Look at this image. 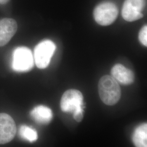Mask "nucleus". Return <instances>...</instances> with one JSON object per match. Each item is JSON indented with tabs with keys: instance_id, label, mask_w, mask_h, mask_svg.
<instances>
[{
	"instance_id": "obj_1",
	"label": "nucleus",
	"mask_w": 147,
	"mask_h": 147,
	"mask_svg": "<svg viewBox=\"0 0 147 147\" xmlns=\"http://www.w3.org/2000/svg\"><path fill=\"white\" fill-rule=\"evenodd\" d=\"M98 91L101 100L106 105H115L121 98L119 83L111 75H104L100 79Z\"/></svg>"
},
{
	"instance_id": "obj_2",
	"label": "nucleus",
	"mask_w": 147,
	"mask_h": 147,
	"mask_svg": "<svg viewBox=\"0 0 147 147\" xmlns=\"http://www.w3.org/2000/svg\"><path fill=\"white\" fill-rule=\"evenodd\" d=\"M34 60L33 54L28 47L16 48L13 53L12 68L17 72H27L33 68Z\"/></svg>"
},
{
	"instance_id": "obj_3",
	"label": "nucleus",
	"mask_w": 147,
	"mask_h": 147,
	"mask_svg": "<svg viewBox=\"0 0 147 147\" xmlns=\"http://www.w3.org/2000/svg\"><path fill=\"white\" fill-rule=\"evenodd\" d=\"M93 15L95 21L101 26H108L116 20L118 9L116 5L111 2H104L97 5Z\"/></svg>"
},
{
	"instance_id": "obj_4",
	"label": "nucleus",
	"mask_w": 147,
	"mask_h": 147,
	"mask_svg": "<svg viewBox=\"0 0 147 147\" xmlns=\"http://www.w3.org/2000/svg\"><path fill=\"white\" fill-rule=\"evenodd\" d=\"M55 43L50 40H45L39 42L34 49V60L37 67L45 69L50 63L56 50Z\"/></svg>"
},
{
	"instance_id": "obj_5",
	"label": "nucleus",
	"mask_w": 147,
	"mask_h": 147,
	"mask_svg": "<svg viewBox=\"0 0 147 147\" xmlns=\"http://www.w3.org/2000/svg\"><path fill=\"white\" fill-rule=\"evenodd\" d=\"M146 4V0H125L121 11L123 19L129 22L141 19L144 16Z\"/></svg>"
},
{
	"instance_id": "obj_6",
	"label": "nucleus",
	"mask_w": 147,
	"mask_h": 147,
	"mask_svg": "<svg viewBox=\"0 0 147 147\" xmlns=\"http://www.w3.org/2000/svg\"><path fill=\"white\" fill-rule=\"evenodd\" d=\"M84 96L78 90L69 89L63 94L61 100V108L64 112H73L79 107H84Z\"/></svg>"
},
{
	"instance_id": "obj_7",
	"label": "nucleus",
	"mask_w": 147,
	"mask_h": 147,
	"mask_svg": "<svg viewBox=\"0 0 147 147\" xmlns=\"http://www.w3.org/2000/svg\"><path fill=\"white\" fill-rule=\"evenodd\" d=\"M16 126L11 116L6 113H0V144L11 142L16 136Z\"/></svg>"
},
{
	"instance_id": "obj_8",
	"label": "nucleus",
	"mask_w": 147,
	"mask_h": 147,
	"mask_svg": "<svg viewBox=\"0 0 147 147\" xmlns=\"http://www.w3.org/2000/svg\"><path fill=\"white\" fill-rule=\"evenodd\" d=\"M18 29L15 20L5 18L0 20V47L6 45L14 36Z\"/></svg>"
},
{
	"instance_id": "obj_9",
	"label": "nucleus",
	"mask_w": 147,
	"mask_h": 147,
	"mask_svg": "<svg viewBox=\"0 0 147 147\" xmlns=\"http://www.w3.org/2000/svg\"><path fill=\"white\" fill-rule=\"evenodd\" d=\"M111 76L121 84H131L135 80L134 74L131 70L121 64L114 65L111 69Z\"/></svg>"
},
{
	"instance_id": "obj_10",
	"label": "nucleus",
	"mask_w": 147,
	"mask_h": 147,
	"mask_svg": "<svg viewBox=\"0 0 147 147\" xmlns=\"http://www.w3.org/2000/svg\"><path fill=\"white\" fill-rule=\"evenodd\" d=\"M30 115L33 119L39 124H47L53 119V112L47 106L40 105L34 107Z\"/></svg>"
},
{
	"instance_id": "obj_11",
	"label": "nucleus",
	"mask_w": 147,
	"mask_h": 147,
	"mask_svg": "<svg viewBox=\"0 0 147 147\" xmlns=\"http://www.w3.org/2000/svg\"><path fill=\"white\" fill-rule=\"evenodd\" d=\"M132 140L136 147H147V124L146 123H143L136 128L132 134Z\"/></svg>"
},
{
	"instance_id": "obj_12",
	"label": "nucleus",
	"mask_w": 147,
	"mask_h": 147,
	"mask_svg": "<svg viewBox=\"0 0 147 147\" xmlns=\"http://www.w3.org/2000/svg\"><path fill=\"white\" fill-rule=\"evenodd\" d=\"M19 135L24 140L30 142L37 141L38 134L35 130L26 125H22L19 129Z\"/></svg>"
},
{
	"instance_id": "obj_13",
	"label": "nucleus",
	"mask_w": 147,
	"mask_h": 147,
	"mask_svg": "<svg viewBox=\"0 0 147 147\" xmlns=\"http://www.w3.org/2000/svg\"><path fill=\"white\" fill-rule=\"evenodd\" d=\"M138 38L140 42L146 47L147 46V26L145 25L143 27L139 32Z\"/></svg>"
},
{
	"instance_id": "obj_14",
	"label": "nucleus",
	"mask_w": 147,
	"mask_h": 147,
	"mask_svg": "<svg viewBox=\"0 0 147 147\" xmlns=\"http://www.w3.org/2000/svg\"><path fill=\"white\" fill-rule=\"evenodd\" d=\"M73 113L75 120L78 122L81 121L84 117V107H79L75 110Z\"/></svg>"
},
{
	"instance_id": "obj_15",
	"label": "nucleus",
	"mask_w": 147,
	"mask_h": 147,
	"mask_svg": "<svg viewBox=\"0 0 147 147\" xmlns=\"http://www.w3.org/2000/svg\"><path fill=\"white\" fill-rule=\"evenodd\" d=\"M9 0H0V4L1 5H4L7 3Z\"/></svg>"
}]
</instances>
